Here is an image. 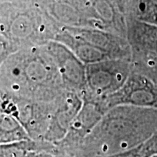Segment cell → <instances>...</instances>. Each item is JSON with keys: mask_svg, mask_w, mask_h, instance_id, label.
<instances>
[{"mask_svg": "<svg viewBox=\"0 0 157 157\" xmlns=\"http://www.w3.org/2000/svg\"><path fill=\"white\" fill-rule=\"evenodd\" d=\"M17 50L18 49L13 43L0 34V66L12 54Z\"/></svg>", "mask_w": 157, "mask_h": 157, "instance_id": "cell-16", "label": "cell"}, {"mask_svg": "<svg viewBox=\"0 0 157 157\" xmlns=\"http://www.w3.org/2000/svg\"><path fill=\"white\" fill-rule=\"evenodd\" d=\"M157 130V109L129 105L110 109L83 142L87 157H102L137 148Z\"/></svg>", "mask_w": 157, "mask_h": 157, "instance_id": "cell-2", "label": "cell"}, {"mask_svg": "<svg viewBox=\"0 0 157 157\" xmlns=\"http://www.w3.org/2000/svg\"><path fill=\"white\" fill-rule=\"evenodd\" d=\"M66 89L43 45L21 48L0 66V94L50 102Z\"/></svg>", "mask_w": 157, "mask_h": 157, "instance_id": "cell-1", "label": "cell"}, {"mask_svg": "<svg viewBox=\"0 0 157 157\" xmlns=\"http://www.w3.org/2000/svg\"><path fill=\"white\" fill-rule=\"evenodd\" d=\"M60 27L43 10L39 2L0 5V34L18 50L55 40Z\"/></svg>", "mask_w": 157, "mask_h": 157, "instance_id": "cell-3", "label": "cell"}, {"mask_svg": "<svg viewBox=\"0 0 157 157\" xmlns=\"http://www.w3.org/2000/svg\"><path fill=\"white\" fill-rule=\"evenodd\" d=\"M131 71V61L123 59L86 65L85 87L82 95L103 101L123 87Z\"/></svg>", "mask_w": 157, "mask_h": 157, "instance_id": "cell-5", "label": "cell"}, {"mask_svg": "<svg viewBox=\"0 0 157 157\" xmlns=\"http://www.w3.org/2000/svg\"><path fill=\"white\" fill-rule=\"evenodd\" d=\"M25 157H51V156L47 154L46 153L42 152L41 151H35L29 152Z\"/></svg>", "mask_w": 157, "mask_h": 157, "instance_id": "cell-20", "label": "cell"}, {"mask_svg": "<svg viewBox=\"0 0 157 157\" xmlns=\"http://www.w3.org/2000/svg\"><path fill=\"white\" fill-rule=\"evenodd\" d=\"M141 157H151L157 154V130L139 146Z\"/></svg>", "mask_w": 157, "mask_h": 157, "instance_id": "cell-15", "label": "cell"}, {"mask_svg": "<svg viewBox=\"0 0 157 157\" xmlns=\"http://www.w3.org/2000/svg\"><path fill=\"white\" fill-rule=\"evenodd\" d=\"M82 98L83 104L81 109L71 125L67 135L62 142H83L108 111L103 101L83 96Z\"/></svg>", "mask_w": 157, "mask_h": 157, "instance_id": "cell-11", "label": "cell"}, {"mask_svg": "<svg viewBox=\"0 0 157 157\" xmlns=\"http://www.w3.org/2000/svg\"><path fill=\"white\" fill-rule=\"evenodd\" d=\"M132 71L157 84V25L126 19Z\"/></svg>", "mask_w": 157, "mask_h": 157, "instance_id": "cell-4", "label": "cell"}, {"mask_svg": "<svg viewBox=\"0 0 157 157\" xmlns=\"http://www.w3.org/2000/svg\"><path fill=\"white\" fill-rule=\"evenodd\" d=\"M54 41L66 45L85 65L111 59L104 51L73 34L62 25Z\"/></svg>", "mask_w": 157, "mask_h": 157, "instance_id": "cell-12", "label": "cell"}, {"mask_svg": "<svg viewBox=\"0 0 157 157\" xmlns=\"http://www.w3.org/2000/svg\"><path fill=\"white\" fill-rule=\"evenodd\" d=\"M31 140L14 116L3 107L0 98V144Z\"/></svg>", "mask_w": 157, "mask_h": 157, "instance_id": "cell-13", "label": "cell"}, {"mask_svg": "<svg viewBox=\"0 0 157 157\" xmlns=\"http://www.w3.org/2000/svg\"><path fill=\"white\" fill-rule=\"evenodd\" d=\"M103 102L108 110L120 105L157 109V84L142 74L131 71L123 87Z\"/></svg>", "mask_w": 157, "mask_h": 157, "instance_id": "cell-7", "label": "cell"}, {"mask_svg": "<svg viewBox=\"0 0 157 157\" xmlns=\"http://www.w3.org/2000/svg\"><path fill=\"white\" fill-rule=\"evenodd\" d=\"M117 8L119 10L122 14L125 15V7H126L127 0H112Z\"/></svg>", "mask_w": 157, "mask_h": 157, "instance_id": "cell-19", "label": "cell"}, {"mask_svg": "<svg viewBox=\"0 0 157 157\" xmlns=\"http://www.w3.org/2000/svg\"><path fill=\"white\" fill-rule=\"evenodd\" d=\"M38 143L29 140L0 144V157H25L29 152L41 151Z\"/></svg>", "mask_w": 157, "mask_h": 157, "instance_id": "cell-14", "label": "cell"}, {"mask_svg": "<svg viewBox=\"0 0 157 157\" xmlns=\"http://www.w3.org/2000/svg\"><path fill=\"white\" fill-rule=\"evenodd\" d=\"M43 47L56 63L64 87L82 94L85 87L86 65L62 43L52 40Z\"/></svg>", "mask_w": 157, "mask_h": 157, "instance_id": "cell-9", "label": "cell"}, {"mask_svg": "<svg viewBox=\"0 0 157 157\" xmlns=\"http://www.w3.org/2000/svg\"><path fill=\"white\" fill-rule=\"evenodd\" d=\"M43 10L62 26L100 29L91 0H38Z\"/></svg>", "mask_w": 157, "mask_h": 157, "instance_id": "cell-6", "label": "cell"}, {"mask_svg": "<svg viewBox=\"0 0 157 157\" xmlns=\"http://www.w3.org/2000/svg\"><path fill=\"white\" fill-rule=\"evenodd\" d=\"M38 2V0H0V5H23V4H31Z\"/></svg>", "mask_w": 157, "mask_h": 157, "instance_id": "cell-18", "label": "cell"}, {"mask_svg": "<svg viewBox=\"0 0 157 157\" xmlns=\"http://www.w3.org/2000/svg\"><path fill=\"white\" fill-rule=\"evenodd\" d=\"M83 104L82 94L66 90L54 101L50 121L43 140L48 143L62 142Z\"/></svg>", "mask_w": 157, "mask_h": 157, "instance_id": "cell-8", "label": "cell"}, {"mask_svg": "<svg viewBox=\"0 0 157 157\" xmlns=\"http://www.w3.org/2000/svg\"><path fill=\"white\" fill-rule=\"evenodd\" d=\"M64 27L73 34L104 51L111 59H123L131 61L130 47L126 38L97 29Z\"/></svg>", "mask_w": 157, "mask_h": 157, "instance_id": "cell-10", "label": "cell"}, {"mask_svg": "<svg viewBox=\"0 0 157 157\" xmlns=\"http://www.w3.org/2000/svg\"><path fill=\"white\" fill-rule=\"evenodd\" d=\"M151 157H157V154H155V155H154V156H151Z\"/></svg>", "mask_w": 157, "mask_h": 157, "instance_id": "cell-21", "label": "cell"}, {"mask_svg": "<svg viewBox=\"0 0 157 157\" xmlns=\"http://www.w3.org/2000/svg\"><path fill=\"white\" fill-rule=\"evenodd\" d=\"M139 146L135 148L132 149V150L127 151H124V152L119 153V154H116L113 155H110V156H102V157H141L140 154V151H139Z\"/></svg>", "mask_w": 157, "mask_h": 157, "instance_id": "cell-17", "label": "cell"}]
</instances>
